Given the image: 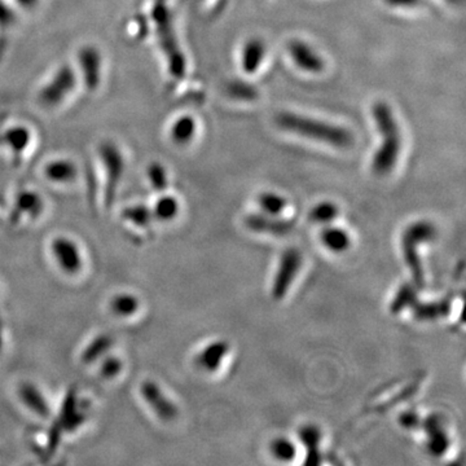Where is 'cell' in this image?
Instances as JSON below:
<instances>
[{"label": "cell", "instance_id": "f546056e", "mask_svg": "<svg viewBox=\"0 0 466 466\" xmlns=\"http://www.w3.org/2000/svg\"><path fill=\"white\" fill-rule=\"evenodd\" d=\"M399 423L406 429H417L421 425V418L413 411H407L399 417Z\"/></svg>", "mask_w": 466, "mask_h": 466}, {"label": "cell", "instance_id": "484cf974", "mask_svg": "<svg viewBox=\"0 0 466 466\" xmlns=\"http://www.w3.org/2000/svg\"><path fill=\"white\" fill-rule=\"evenodd\" d=\"M16 208L21 214L36 216L42 211V200L39 198V196H36L33 192H25V194L18 196Z\"/></svg>", "mask_w": 466, "mask_h": 466}, {"label": "cell", "instance_id": "83f0119b", "mask_svg": "<svg viewBox=\"0 0 466 466\" xmlns=\"http://www.w3.org/2000/svg\"><path fill=\"white\" fill-rule=\"evenodd\" d=\"M122 361L115 356H108L101 363L100 374L105 380L115 378L122 371Z\"/></svg>", "mask_w": 466, "mask_h": 466}, {"label": "cell", "instance_id": "7402d4cb", "mask_svg": "<svg viewBox=\"0 0 466 466\" xmlns=\"http://www.w3.org/2000/svg\"><path fill=\"white\" fill-rule=\"evenodd\" d=\"M338 214H339V208L334 202L322 201L316 203L315 206L311 208L309 219L316 224L327 226L336 221Z\"/></svg>", "mask_w": 466, "mask_h": 466}, {"label": "cell", "instance_id": "52a82bcc", "mask_svg": "<svg viewBox=\"0 0 466 466\" xmlns=\"http://www.w3.org/2000/svg\"><path fill=\"white\" fill-rule=\"evenodd\" d=\"M287 53L293 60L295 66L302 72L309 74H319L325 68L324 58L317 53V51L309 43L295 39L287 44Z\"/></svg>", "mask_w": 466, "mask_h": 466}, {"label": "cell", "instance_id": "f1b7e54d", "mask_svg": "<svg viewBox=\"0 0 466 466\" xmlns=\"http://www.w3.org/2000/svg\"><path fill=\"white\" fill-rule=\"evenodd\" d=\"M149 178H151L153 188L157 191H164L167 186V175L165 169L161 165H153L149 170Z\"/></svg>", "mask_w": 466, "mask_h": 466}, {"label": "cell", "instance_id": "cb8c5ba5", "mask_svg": "<svg viewBox=\"0 0 466 466\" xmlns=\"http://www.w3.org/2000/svg\"><path fill=\"white\" fill-rule=\"evenodd\" d=\"M227 95L238 101H253L258 97V91L244 80H231L227 85Z\"/></svg>", "mask_w": 466, "mask_h": 466}, {"label": "cell", "instance_id": "ffe728a7", "mask_svg": "<svg viewBox=\"0 0 466 466\" xmlns=\"http://www.w3.org/2000/svg\"><path fill=\"white\" fill-rule=\"evenodd\" d=\"M258 205L262 208L263 214L279 216L287 208V200L281 194L268 191L259 194Z\"/></svg>", "mask_w": 466, "mask_h": 466}, {"label": "cell", "instance_id": "4fadbf2b", "mask_svg": "<svg viewBox=\"0 0 466 466\" xmlns=\"http://www.w3.org/2000/svg\"><path fill=\"white\" fill-rule=\"evenodd\" d=\"M298 438L307 451L306 465H319L322 462V453L319 450L322 442L320 429L315 425H305L298 430Z\"/></svg>", "mask_w": 466, "mask_h": 466}, {"label": "cell", "instance_id": "2e32d148", "mask_svg": "<svg viewBox=\"0 0 466 466\" xmlns=\"http://www.w3.org/2000/svg\"><path fill=\"white\" fill-rule=\"evenodd\" d=\"M113 346V338L109 334H100L93 338L86 349L82 352V361L85 364H92L96 360L102 358Z\"/></svg>", "mask_w": 466, "mask_h": 466}, {"label": "cell", "instance_id": "4316f807", "mask_svg": "<svg viewBox=\"0 0 466 466\" xmlns=\"http://www.w3.org/2000/svg\"><path fill=\"white\" fill-rule=\"evenodd\" d=\"M123 216L134 223L137 227H148L151 224L153 218V213L149 208H144V206H135V208H129L123 213Z\"/></svg>", "mask_w": 466, "mask_h": 466}, {"label": "cell", "instance_id": "ba28073f", "mask_svg": "<svg viewBox=\"0 0 466 466\" xmlns=\"http://www.w3.org/2000/svg\"><path fill=\"white\" fill-rule=\"evenodd\" d=\"M245 224L248 230L271 236H285L295 230V223L267 214H250L245 218Z\"/></svg>", "mask_w": 466, "mask_h": 466}, {"label": "cell", "instance_id": "7a4b0ae2", "mask_svg": "<svg viewBox=\"0 0 466 466\" xmlns=\"http://www.w3.org/2000/svg\"><path fill=\"white\" fill-rule=\"evenodd\" d=\"M277 127L298 137H306L317 143L327 144L334 148H349L354 143L351 131L333 123L320 121L306 115L281 112L276 115Z\"/></svg>", "mask_w": 466, "mask_h": 466}, {"label": "cell", "instance_id": "30bf717a", "mask_svg": "<svg viewBox=\"0 0 466 466\" xmlns=\"http://www.w3.org/2000/svg\"><path fill=\"white\" fill-rule=\"evenodd\" d=\"M230 352V344L226 341H214L202 349L197 355L196 363L205 372H216L222 366L223 360Z\"/></svg>", "mask_w": 466, "mask_h": 466}, {"label": "cell", "instance_id": "9a60e30c", "mask_svg": "<svg viewBox=\"0 0 466 466\" xmlns=\"http://www.w3.org/2000/svg\"><path fill=\"white\" fill-rule=\"evenodd\" d=\"M322 243L332 253H344L351 245V237L339 227L327 226L322 232Z\"/></svg>", "mask_w": 466, "mask_h": 466}, {"label": "cell", "instance_id": "ac0fdd59", "mask_svg": "<svg viewBox=\"0 0 466 466\" xmlns=\"http://www.w3.org/2000/svg\"><path fill=\"white\" fill-rule=\"evenodd\" d=\"M140 307V302L137 295L131 293H120L115 295L110 301V309L115 315L120 317H129L135 315Z\"/></svg>", "mask_w": 466, "mask_h": 466}, {"label": "cell", "instance_id": "8992f818", "mask_svg": "<svg viewBox=\"0 0 466 466\" xmlns=\"http://www.w3.org/2000/svg\"><path fill=\"white\" fill-rule=\"evenodd\" d=\"M51 251L61 271L68 275H75L82 270L83 259L78 245L68 237H58L52 241Z\"/></svg>", "mask_w": 466, "mask_h": 466}, {"label": "cell", "instance_id": "5b68a950", "mask_svg": "<svg viewBox=\"0 0 466 466\" xmlns=\"http://www.w3.org/2000/svg\"><path fill=\"white\" fill-rule=\"evenodd\" d=\"M140 395L159 420L169 423L178 416L176 406L167 398V395L154 381H144L140 386Z\"/></svg>", "mask_w": 466, "mask_h": 466}, {"label": "cell", "instance_id": "e0dca14e", "mask_svg": "<svg viewBox=\"0 0 466 466\" xmlns=\"http://www.w3.org/2000/svg\"><path fill=\"white\" fill-rule=\"evenodd\" d=\"M417 289L415 284H403L396 292L393 301L390 303V311L394 315H399L406 309H411L418 300H417Z\"/></svg>", "mask_w": 466, "mask_h": 466}, {"label": "cell", "instance_id": "5bb4252c", "mask_svg": "<svg viewBox=\"0 0 466 466\" xmlns=\"http://www.w3.org/2000/svg\"><path fill=\"white\" fill-rule=\"evenodd\" d=\"M411 309L418 322H431L448 315L451 311V302L447 300L428 303L417 301Z\"/></svg>", "mask_w": 466, "mask_h": 466}, {"label": "cell", "instance_id": "8fae6325", "mask_svg": "<svg viewBox=\"0 0 466 466\" xmlns=\"http://www.w3.org/2000/svg\"><path fill=\"white\" fill-rule=\"evenodd\" d=\"M265 44L259 38H251L245 42L241 50V68L245 74L251 75L258 72L259 68L263 64L265 58Z\"/></svg>", "mask_w": 466, "mask_h": 466}, {"label": "cell", "instance_id": "d6a6232c", "mask_svg": "<svg viewBox=\"0 0 466 466\" xmlns=\"http://www.w3.org/2000/svg\"><path fill=\"white\" fill-rule=\"evenodd\" d=\"M448 3H451L453 6H459V4H462L464 0H447Z\"/></svg>", "mask_w": 466, "mask_h": 466}, {"label": "cell", "instance_id": "3957f363", "mask_svg": "<svg viewBox=\"0 0 466 466\" xmlns=\"http://www.w3.org/2000/svg\"><path fill=\"white\" fill-rule=\"evenodd\" d=\"M437 237V228L429 221H417L409 224L402 237V249L404 260L408 265L409 271L417 289L425 287L423 263L418 254V245L430 243Z\"/></svg>", "mask_w": 466, "mask_h": 466}, {"label": "cell", "instance_id": "6da1fadb", "mask_svg": "<svg viewBox=\"0 0 466 466\" xmlns=\"http://www.w3.org/2000/svg\"><path fill=\"white\" fill-rule=\"evenodd\" d=\"M372 117L380 135V147L372 158V170L385 176L393 171L401 157L402 134L394 112L388 102L377 101L372 108Z\"/></svg>", "mask_w": 466, "mask_h": 466}, {"label": "cell", "instance_id": "44dd1931", "mask_svg": "<svg viewBox=\"0 0 466 466\" xmlns=\"http://www.w3.org/2000/svg\"><path fill=\"white\" fill-rule=\"evenodd\" d=\"M152 213L154 219L161 222H170L179 213V202L172 196H165L156 202Z\"/></svg>", "mask_w": 466, "mask_h": 466}, {"label": "cell", "instance_id": "603a6c76", "mask_svg": "<svg viewBox=\"0 0 466 466\" xmlns=\"http://www.w3.org/2000/svg\"><path fill=\"white\" fill-rule=\"evenodd\" d=\"M270 451L275 459L282 462H289L295 460L297 456V447L295 443L290 439L284 437L273 439L272 443L270 445Z\"/></svg>", "mask_w": 466, "mask_h": 466}, {"label": "cell", "instance_id": "9c48e42d", "mask_svg": "<svg viewBox=\"0 0 466 466\" xmlns=\"http://www.w3.org/2000/svg\"><path fill=\"white\" fill-rule=\"evenodd\" d=\"M423 429L428 434V451L433 456H442L450 447V438L443 428L442 418L437 415L428 417L423 421Z\"/></svg>", "mask_w": 466, "mask_h": 466}, {"label": "cell", "instance_id": "277c9868", "mask_svg": "<svg viewBox=\"0 0 466 466\" xmlns=\"http://www.w3.org/2000/svg\"><path fill=\"white\" fill-rule=\"evenodd\" d=\"M303 257L297 248H287L281 254L279 268L275 275L272 284V295L275 300H282L287 295L289 289L293 285L295 277L301 271Z\"/></svg>", "mask_w": 466, "mask_h": 466}, {"label": "cell", "instance_id": "7c38bea8", "mask_svg": "<svg viewBox=\"0 0 466 466\" xmlns=\"http://www.w3.org/2000/svg\"><path fill=\"white\" fill-rule=\"evenodd\" d=\"M18 396H20L21 402L31 412H34L36 416L42 417V418H48L51 416V408L48 402L44 398L42 391L36 388L34 383L23 382L18 388Z\"/></svg>", "mask_w": 466, "mask_h": 466}, {"label": "cell", "instance_id": "d4e9b609", "mask_svg": "<svg viewBox=\"0 0 466 466\" xmlns=\"http://www.w3.org/2000/svg\"><path fill=\"white\" fill-rule=\"evenodd\" d=\"M46 175L48 179L53 180V181L68 183L75 178V169H74V165H70L65 161H60V162L51 164L46 170Z\"/></svg>", "mask_w": 466, "mask_h": 466}, {"label": "cell", "instance_id": "d6986e66", "mask_svg": "<svg viewBox=\"0 0 466 466\" xmlns=\"http://www.w3.org/2000/svg\"><path fill=\"white\" fill-rule=\"evenodd\" d=\"M196 129L197 126L194 117L183 115L172 125V140L176 144H188L194 139Z\"/></svg>", "mask_w": 466, "mask_h": 466}, {"label": "cell", "instance_id": "1f68e13d", "mask_svg": "<svg viewBox=\"0 0 466 466\" xmlns=\"http://www.w3.org/2000/svg\"><path fill=\"white\" fill-rule=\"evenodd\" d=\"M3 347V323H1V317H0V350Z\"/></svg>", "mask_w": 466, "mask_h": 466}, {"label": "cell", "instance_id": "4dcf8cb0", "mask_svg": "<svg viewBox=\"0 0 466 466\" xmlns=\"http://www.w3.org/2000/svg\"><path fill=\"white\" fill-rule=\"evenodd\" d=\"M390 7L395 8H417L425 4V0H385Z\"/></svg>", "mask_w": 466, "mask_h": 466}]
</instances>
